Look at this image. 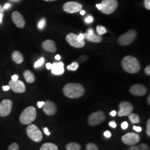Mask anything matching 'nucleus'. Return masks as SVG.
Segmentation results:
<instances>
[{
  "label": "nucleus",
  "instance_id": "obj_1",
  "mask_svg": "<svg viewBox=\"0 0 150 150\" xmlns=\"http://www.w3.org/2000/svg\"><path fill=\"white\" fill-rule=\"evenodd\" d=\"M64 95L70 98H78L82 96L85 92L83 86L77 83H69L64 86Z\"/></svg>",
  "mask_w": 150,
  "mask_h": 150
},
{
  "label": "nucleus",
  "instance_id": "obj_2",
  "mask_svg": "<svg viewBox=\"0 0 150 150\" xmlns=\"http://www.w3.org/2000/svg\"><path fill=\"white\" fill-rule=\"evenodd\" d=\"M123 70L129 74H137L141 69L139 60L132 56H126L122 60Z\"/></svg>",
  "mask_w": 150,
  "mask_h": 150
},
{
  "label": "nucleus",
  "instance_id": "obj_3",
  "mask_svg": "<svg viewBox=\"0 0 150 150\" xmlns=\"http://www.w3.org/2000/svg\"><path fill=\"white\" fill-rule=\"evenodd\" d=\"M36 116V108L33 106H29L22 112L20 117V121L23 125H28L33 122Z\"/></svg>",
  "mask_w": 150,
  "mask_h": 150
},
{
  "label": "nucleus",
  "instance_id": "obj_4",
  "mask_svg": "<svg viewBox=\"0 0 150 150\" xmlns=\"http://www.w3.org/2000/svg\"><path fill=\"white\" fill-rule=\"evenodd\" d=\"M27 134L30 139L35 142H39L42 140V134L35 125L32 124L27 127Z\"/></svg>",
  "mask_w": 150,
  "mask_h": 150
},
{
  "label": "nucleus",
  "instance_id": "obj_5",
  "mask_svg": "<svg viewBox=\"0 0 150 150\" xmlns=\"http://www.w3.org/2000/svg\"><path fill=\"white\" fill-rule=\"evenodd\" d=\"M136 36V31L134 30H130L118 38V43L122 46L129 45L134 41Z\"/></svg>",
  "mask_w": 150,
  "mask_h": 150
},
{
  "label": "nucleus",
  "instance_id": "obj_6",
  "mask_svg": "<svg viewBox=\"0 0 150 150\" xmlns=\"http://www.w3.org/2000/svg\"><path fill=\"white\" fill-rule=\"evenodd\" d=\"M101 5V12L103 13L108 15L112 13L117 9L118 2L117 0H103Z\"/></svg>",
  "mask_w": 150,
  "mask_h": 150
},
{
  "label": "nucleus",
  "instance_id": "obj_7",
  "mask_svg": "<svg viewBox=\"0 0 150 150\" xmlns=\"http://www.w3.org/2000/svg\"><path fill=\"white\" fill-rule=\"evenodd\" d=\"M106 116L101 111H98L96 112L92 113L90 115L88 121L91 126H96L102 123L105 120Z\"/></svg>",
  "mask_w": 150,
  "mask_h": 150
},
{
  "label": "nucleus",
  "instance_id": "obj_8",
  "mask_svg": "<svg viewBox=\"0 0 150 150\" xmlns=\"http://www.w3.org/2000/svg\"><path fill=\"white\" fill-rule=\"evenodd\" d=\"M121 139L125 144L129 146H134L139 142L140 137L137 134L129 132L124 134L122 137Z\"/></svg>",
  "mask_w": 150,
  "mask_h": 150
},
{
  "label": "nucleus",
  "instance_id": "obj_9",
  "mask_svg": "<svg viewBox=\"0 0 150 150\" xmlns=\"http://www.w3.org/2000/svg\"><path fill=\"white\" fill-rule=\"evenodd\" d=\"M66 41L70 45L75 48H82L85 45L84 40L79 41L77 40V35L74 33H70L66 36Z\"/></svg>",
  "mask_w": 150,
  "mask_h": 150
},
{
  "label": "nucleus",
  "instance_id": "obj_10",
  "mask_svg": "<svg viewBox=\"0 0 150 150\" xmlns=\"http://www.w3.org/2000/svg\"><path fill=\"white\" fill-rule=\"evenodd\" d=\"M119 107L120 110L118 111V115L120 117L129 116L134 110L132 105L131 103L126 101L121 102L119 105Z\"/></svg>",
  "mask_w": 150,
  "mask_h": 150
},
{
  "label": "nucleus",
  "instance_id": "obj_11",
  "mask_svg": "<svg viewBox=\"0 0 150 150\" xmlns=\"http://www.w3.org/2000/svg\"><path fill=\"white\" fill-rule=\"evenodd\" d=\"M13 103L10 100H4L0 103V116L5 117L11 113Z\"/></svg>",
  "mask_w": 150,
  "mask_h": 150
},
{
  "label": "nucleus",
  "instance_id": "obj_12",
  "mask_svg": "<svg viewBox=\"0 0 150 150\" xmlns=\"http://www.w3.org/2000/svg\"><path fill=\"white\" fill-rule=\"evenodd\" d=\"M82 6L77 2L70 1L65 3L63 6V9L66 12L69 13H73L81 10Z\"/></svg>",
  "mask_w": 150,
  "mask_h": 150
},
{
  "label": "nucleus",
  "instance_id": "obj_13",
  "mask_svg": "<svg viewBox=\"0 0 150 150\" xmlns=\"http://www.w3.org/2000/svg\"><path fill=\"white\" fill-rule=\"evenodd\" d=\"M9 86L12 91L17 93H22L26 91L25 85L21 81H10L9 82Z\"/></svg>",
  "mask_w": 150,
  "mask_h": 150
},
{
  "label": "nucleus",
  "instance_id": "obj_14",
  "mask_svg": "<svg viewBox=\"0 0 150 150\" xmlns=\"http://www.w3.org/2000/svg\"><path fill=\"white\" fill-rule=\"evenodd\" d=\"M43 110L47 115L53 116L57 112V108L54 102L47 100L43 106Z\"/></svg>",
  "mask_w": 150,
  "mask_h": 150
},
{
  "label": "nucleus",
  "instance_id": "obj_15",
  "mask_svg": "<svg viewBox=\"0 0 150 150\" xmlns=\"http://www.w3.org/2000/svg\"><path fill=\"white\" fill-rule=\"evenodd\" d=\"M147 88L145 86L141 84H136L130 88V92L134 96H142L147 93Z\"/></svg>",
  "mask_w": 150,
  "mask_h": 150
},
{
  "label": "nucleus",
  "instance_id": "obj_16",
  "mask_svg": "<svg viewBox=\"0 0 150 150\" xmlns=\"http://www.w3.org/2000/svg\"><path fill=\"white\" fill-rule=\"evenodd\" d=\"M12 20L16 26L23 28L25 26V21L21 14L18 11H15L12 13Z\"/></svg>",
  "mask_w": 150,
  "mask_h": 150
},
{
  "label": "nucleus",
  "instance_id": "obj_17",
  "mask_svg": "<svg viewBox=\"0 0 150 150\" xmlns=\"http://www.w3.org/2000/svg\"><path fill=\"white\" fill-rule=\"evenodd\" d=\"M51 72L54 75H62L64 72V64L62 62L54 63L52 64Z\"/></svg>",
  "mask_w": 150,
  "mask_h": 150
},
{
  "label": "nucleus",
  "instance_id": "obj_18",
  "mask_svg": "<svg viewBox=\"0 0 150 150\" xmlns=\"http://www.w3.org/2000/svg\"><path fill=\"white\" fill-rule=\"evenodd\" d=\"M42 46L45 50L50 52H54L57 50L55 42L51 40H47L45 41L42 43Z\"/></svg>",
  "mask_w": 150,
  "mask_h": 150
},
{
  "label": "nucleus",
  "instance_id": "obj_19",
  "mask_svg": "<svg viewBox=\"0 0 150 150\" xmlns=\"http://www.w3.org/2000/svg\"><path fill=\"white\" fill-rule=\"evenodd\" d=\"M83 35H84V39H86V40L88 41H90L95 43H100L102 41V36L98 35H96L95 33L92 34L85 33Z\"/></svg>",
  "mask_w": 150,
  "mask_h": 150
},
{
  "label": "nucleus",
  "instance_id": "obj_20",
  "mask_svg": "<svg viewBox=\"0 0 150 150\" xmlns=\"http://www.w3.org/2000/svg\"><path fill=\"white\" fill-rule=\"evenodd\" d=\"M12 59L17 64H21L23 61V56L19 51H15L12 54Z\"/></svg>",
  "mask_w": 150,
  "mask_h": 150
},
{
  "label": "nucleus",
  "instance_id": "obj_21",
  "mask_svg": "<svg viewBox=\"0 0 150 150\" xmlns=\"http://www.w3.org/2000/svg\"><path fill=\"white\" fill-rule=\"evenodd\" d=\"M23 76L27 83H32L35 81V76L30 70H26L23 72Z\"/></svg>",
  "mask_w": 150,
  "mask_h": 150
},
{
  "label": "nucleus",
  "instance_id": "obj_22",
  "mask_svg": "<svg viewBox=\"0 0 150 150\" xmlns=\"http://www.w3.org/2000/svg\"><path fill=\"white\" fill-rule=\"evenodd\" d=\"M40 150H58V147L52 143H45L40 148Z\"/></svg>",
  "mask_w": 150,
  "mask_h": 150
},
{
  "label": "nucleus",
  "instance_id": "obj_23",
  "mask_svg": "<svg viewBox=\"0 0 150 150\" xmlns=\"http://www.w3.org/2000/svg\"><path fill=\"white\" fill-rule=\"evenodd\" d=\"M67 150H81V146L76 142H71L66 146Z\"/></svg>",
  "mask_w": 150,
  "mask_h": 150
},
{
  "label": "nucleus",
  "instance_id": "obj_24",
  "mask_svg": "<svg viewBox=\"0 0 150 150\" xmlns=\"http://www.w3.org/2000/svg\"><path fill=\"white\" fill-rule=\"evenodd\" d=\"M129 118L131 122L133 124L139 123L140 122L139 116L136 113H131L129 115Z\"/></svg>",
  "mask_w": 150,
  "mask_h": 150
},
{
  "label": "nucleus",
  "instance_id": "obj_25",
  "mask_svg": "<svg viewBox=\"0 0 150 150\" xmlns=\"http://www.w3.org/2000/svg\"><path fill=\"white\" fill-rule=\"evenodd\" d=\"M96 31L98 35L102 36V35L107 32V30L105 27L102 26H97Z\"/></svg>",
  "mask_w": 150,
  "mask_h": 150
},
{
  "label": "nucleus",
  "instance_id": "obj_26",
  "mask_svg": "<svg viewBox=\"0 0 150 150\" xmlns=\"http://www.w3.org/2000/svg\"><path fill=\"white\" fill-rule=\"evenodd\" d=\"M86 150H99L96 144L93 143H88L86 145Z\"/></svg>",
  "mask_w": 150,
  "mask_h": 150
},
{
  "label": "nucleus",
  "instance_id": "obj_27",
  "mask_svg": "<svg viewBox=\"0 0 150 150\" xmlns=\"http://www.w3.org/2000/svg\"><path fill=\"white\" fill-rule=\"evenodd\" d=\"M79 67V64L76 62H74L71 64L69 65L67 68L69 70L71 71H76Z\"/></svg>",
  "mask_w": 150,
  "mask_h": 150
},
{
  "label": "nucleus",
  "instance_id": "obj_28",
  "mask_svg": "<svg viewBox=\"0 0 150 150\" xmlns=\"http://www.w3.org/2000/svg\"><path fill=\"white\" fill-rule=\"evenodd\" d=\"M46 25V20L45 18L41 19L38 23V27L40 29H43Z\"/></svg>",
  "mask_w": 150,
  "mask_h": 150
},
{
  "label": "nucleus",
  "instance_id": "obj_29",
  "mask_svg": "<svg viewBox=\"0 0 150 150\" xmlns=\"http://www.w3.org/2000/svg\"><path fill=\"white\" fill-rule=\"evenodd\" d=\"M44 61H45V59H44L43 57L41 58L39 60H38L37 62H35V65H34V67L35 68H37V67H38L42 66L43 64V63H44Z\"/></svg>",
  "mask_w": 150,
  "mask_h": 150
},
{
  "label": "nucleus",
  "instance_id": "obj_30",
  "mask_svg": "<svg viewBox=\"0 0 150 150\" xmlns=\"http://www.w3.org/2000/svg\"><path fill=\"white\" fill-rule=\"evenodd\" d=\"M8 150H19V146L17 143H13L12 144L8 147Z\"/></svg>",
  "mask_w": 150,
  "mask_h": 150
},
{
  "label": "nucleus",
  "instance_id": "obj_31",
  "mask_svg": "<svg viewBox=\"0 0 150 150\" xmlns=\"http://www.w3.org/2000/svg\"><path fill=\"white\" fill-rule=\"evenodd\" d=\"M139 150H150L149 146L146 144H141L138 146Z\"/></svg>",
  "mask_w": 150,
  "mask_h": 150
},
{
  "label": "nucleus",
  "instance_id": "obj_32",
  "mask_svg": "<svg viewBox=\"0 0 150 150\" xmlns=\"http://www.w3.org/2000/svg\"><path fill=\"white\" fill-rule=\"evenodd\" d=\"M146 134L148 136H150V120L149 119L147 123V127H146Z\"/></svg>",
  "mask_w": 150,
  "mask_h": 150
},
{
  "label": "nucleus",
  "instance_id": "obj_33",
  "mask_svg": "<svg viewBox=\"0 0 150 150\" xmlns=\"http://www.w3.org/2000/svg\"><path fill=\"white\" fill-rule=\"evenodd\" d=\"M85 21L87 23H91L93 21V18L92 16H88L85 18Z\"/></svg>",
  "mask_w": 150,
  "mask_h": 150
},
{
  "label": "nucleus",
  "instance_id": "obj_34",
  "mask_svg": "<svg viewBox=\"0 0 150 150\" xmlns=\"http://www.w3.org/2000/svg\"><path fill=\"white\" fill-rule=\"evenodd\" d=\"M144 5H145V7L150 10V0H145L144 1Z\"/></svg>",
  "mask_w": 150,
  "mask_h": 150
},
{
  "label": "nucleus",
  "instance_id": "obj_35",
  "mask_svg": "<svg viewBox=\"0 0 150 150\" xmlns=\"http://www.w3.org/2000/svg\"><path fill=\"white\" fill-rule=\"evenodd\" d=\"M121 126L122 129H127V127L129 126V124H128L127 122L125 121V122H123L122 123Z\"/></svg>",
  "mask_w": 150,
  "mask_h": 150
},
{
  "label": "nucleus",
  "instance_id": "obj_36",
  "mask_svg": "<svg viewBox=\"0 0 150 150\" xmlns=\"http://www.w3.org/2000/svg\"><path fill=\"white\" fill-rule=\"evenodd\" d=\"M145 72L146 74L148 76L150 75V66L148 65L147 66L145 69Z\"/></svg>",
  "mask_w": 150,
  "mask_h": 150
},
{
  "label": "nucleus",
  "instance_id": "obj_37",
  "mask_svg": "<svg viewBox=\"0 0 150 150\" xmlns=\"http://www.w3.org/2000/svg\"><path fill=\"white\" fill-rule=\"evenodd\" d=\"M133 129H134L135 131L138 132H141V131H142V128H141V127H139V126H134L133 127Z\"/></svg>",
  "mask_w": 150,
  "mask_h": 150
},
{
  "label": "nucleus",
  "instance_id": "obj_38",
  "mask_svg": "<svg viewBox=\"0 0 150 150\" xmlns=\"http://www.w3.org/2000/svg\"><path fill=\"white\" fill-rule=\"evenodd\" d=\"M103 134H104V136H105L106 137H107V138H110V137L111 136V132H110V131H105V132H104Z\"/></svg>",
  "mask_w": 150,
  "mask_h": 150
},
{
  "label": "nucleus",
  "instance_id": "obj_39",
  "mask_svg": "<svg viewBox=\"0 0 150 150\" xmlns=\"http://www.w3.org/2000/svg\"><path fill=\"white\" fill-rule=\"evenodd\" d=\"M77 40L79 41L84 40V35L82 33H80L79 35L77 36Z\"/></svg>",
  "mask_w": 150,
  "mask_h": 150
},
{
  "label": "nucleus",
  "instance_id": "obj_40",
  "mask_svg": "<svg viewBox=\"0 0 150 150\" xmlns=\"http://www.w3.org/2000/svg\"><path fill=\"white\" fill-rule=\"evenodd\" d=\"M109 125H110L111 127H112V128H116V126H117V125H116V122H115V121H111V122H110L109 123Z\"/></svg>",
  "mask_w": 150,
  "mask_h": 150
},
{
  "label": "nucleus",
  "instance_id": "obj_41",
  "mask_svg": "<svg viewBox=\"0 0 150 150\" xmlns=\"http://www.w3.org/2000/svg\"><path fill=\"white\" fill-rule=\"evenodd\" d=\"M127 150H139V147H138V146H131Z\"/></svg>",
  "mask_w": 150,
  "mask_h": 150
},
{
  "label": "nucleus",
  "instance_id": "obj_42",
  "mask_svg": "<svg viewBox=\"0 0 150 150\" xmlns=\"http://www.w3.org/2000/svg\"><path fill=\"white\" fill-rule=\"evenodd\" d=\"M44 104H45V102L39 101V102H38V108H41V107H43Z\"/></svg>",
  "mask_w": 150,
  "mask_h": 150
},
{
  "label": "nucleus",
  "instance_id": "obj_43",
  "mask_svg": "<svg viewBox=\"0 0 150 150\" xmlns=\"http://www.w3.org/2000/svg\"><path fill=\"white\" fill-rule=\"evenodd\" d=\"M43 131H44V132H45V134H46V135H47V136L50 135V132H49L48 129H47V127H45V128L43 129Z\"/></svg>",
  "mask_w": 150,
  "mask_h": 150
},
{
  "label": "nucleus",
  "instance_id": "obj_44",
  "mask_svg": "<svg viewBox=\"0 0 150 150\" xmlns=\"http://www.w3.org/2000/svg\"><path fill=\"white\" fill-rule=\"evenodd\" d=\"M18 75H14L12 76V80L13 81L18 80Z\"/></svg>",
  "mask_w": 150,
  "mask_h": 150
},
{
  "label": "nucleus",
  "instance_id": "obj_45",
  "mask_svg": "<svg viewBox=\"0 0 150 150\" xmlns=\"http://www.w3.org/2000/svg\"><path fill=\"white\" fill-rule=\"evenodd\" d=\"M3 90L5 91H8L10 89V87L9 86H2Z\"/></svg>",
  "mask_w": 150,
  "mask_h": 150
},
{
  "label": "nucleus",
  "instance_id": "obj_46",
  "mask_svg": "<svg viewBox=\"0 0 150 150\" xmlns=\"http://www.w3.org/2000/svg\"><path fill=\"white\" fill-rule=\"evenodd\" d=\"M0 14L4 15V9L1 5H0Z\"/></svg>",
  "mask_w": 150,
  "mask_h": 150
},
{
  "label": "nucleus",
  "instance_id": "obj_47",
  "mask_svg": "<svg viewBox=\"0 0 150 150\" xmlns=\"http://www.w3.org/2000/svg\"><path fill=\"white\" fill-rule=\"evenodd\" d=\"M10 6H11V5L10 4H6L4 6V10H7V9H8L9 7H10Z\"/></svg>",
  "mask_w": 150,
  "mask_h": 150
},
{
  "label": "nucleus",
  "instance_id": "obj_48",
  "mask_svg": "<svg viewBox=\"0 0 150 150\" xmlns=\"http://www.w3.org/2000/svg\"><path fill=\"white\" fill-rule=\"evenodd\" d=\"M46 68L47 70H50L52 68V64L50 63H47L46 64Z\"/></svg>",
  "mask_w": 150,
  "mask_h": 150
},
{
  "label": "nucleus",
  "instance_id": "obj_49",
  "mask_svg": "<svg viewBox=\"0 0 150 150\" xmlns=\"http://www.w3.org/2000/svg\"><path fill=\"white\" fill-rule=\"evenodd\" d=\"M87 33H89V34H92L94 33V31L92 29V28H89L88 30H87Z\"/></svg>",
  "mask_w": 150,
  "mask_h": 150
},
{
  "label": "nucleus",
  "instance_id": "obj_50",
  "mask_svg": "<svg viewBox=\"0 0 150 150\" xmlns=\"http://www.w3.org/2000/svg\"><path fill=\"white\" fill-rule=\"evenodd\" d=\"M116 115V111H112L110 112V115L112 116H115Z\"/></svg>",
  "mask_w": 150,
  "mask_h": 150
},
{
  "label": "nucleus",
  "instance_id": "obj_51",
  "mask_svg": "<svg viewBox=\"0 0 150 150\" xmlns=\"http://www.w3.org/2000/svg\"><path fill=\"white\" fill-rule=\"evenodd\" d=\"M96 7L98 10H101V9L102 8V5H101V4H97Z\"/></svg>",
  "mask_w": 150,
  "mask_h": 150
},
{
  "label": "nucleus",
  "instance_id": "obj_52",
  "mask_svg": "<svg viewBox=\"0 0 150 150\" xmlns=\"http://www.w3.org/2000/svg\"><path fill=\"white\" fill-rule=\"evenodd\" d=\"M55 59H57V60H59V59H61V57H60V56H59V54H57V55H56V56H55Z\"/></svg>",
  "mask_w": 150,
  "mask_h": 150
},
{
  "label": "nucleus",
  "instance_id": "obj_53",
  "mask_svg": "<svg viewBox=\"0 0 150 150\" xmlns=\"http://www.w3.org/2000/svg\"><path fill=\"white\" fill-rule=\"evenodd\" d=\"M80 14L81 15H84L85 14V11L84 10H81Z\"/></svg>",
  "mask_w": 150,
  "mask_h": 150
},
{
  "label": "nucleus",
  "instance_id": "obj_54",
  "mask_svg": "<svg viewBox=\"0 0 150 150\" xmlns=\"http://www.w3.org/2000/svg\"><path fill=\"white\" fill-rule=\"evenodd\" d=\"M4 16V15L0 14V23H1L2 21V18H3Z\"/></svg>",
  "mask_w": 150,
  "mask_h": 150
},
{
  "label": "nucleus",
  "instance_id": "obj_55",
  "mask_svg": "<svg viewBox=\"0 0 150 150\" xmlns=\"http://www.w3.org/2000/svg\"><path fill=\"white\" fill-rule=\"evenodd\" d=\"M147 102H148V104L150 105V96L148 97V99H147Z\"/></svg>",
  "mask_w": 150,
  "mask_h": 150
},
{
  "label": "nucleus",
  "instance_id": "obj_56",
  "mask_svg": "<svg viewBox=\"0 0 150 150\" xmlns=\"http://www.w3.org/2000/svg\"><path fill=\"white\" fill-rule=\"evenodd\" d=\"M45 1H47V2H51V1H56V0H44Z\"/></svg>",
  "mask_w": 150,
  "mask_h": 150
},
{
  "label": "nucleus",
  "instance_id": "obj_57",
  "mask_svg": "<svg viewBox=\"0 0 150 150\" xmlns=\"http://www.w3.org/2000/svg\"><path fill=\"white\" fill-rule=\"evenodd\" d=\"M12 1H18V0H12Z\"/></svg>",
  "mask_w": 150,
  "mask_h": 150
}]
</instances>
